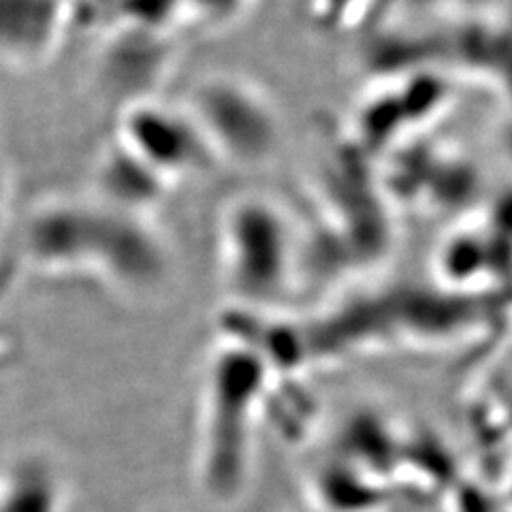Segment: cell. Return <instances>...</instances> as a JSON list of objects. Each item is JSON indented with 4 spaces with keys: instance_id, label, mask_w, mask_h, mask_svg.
Returning a JSON list of instances; mask_svg holds the SVG:
<instances>
[{
    "instance_id": "cell-4",
    "label": "cell",
    "mask_w": 512,
    "mask_h": 512,
    "mask_svg": "<svg viewBox=\"0 0 512 512\" xmlns=\"http://www.w3.org/2000/svg\"><path fill=\"white\" fill-rule=\"evenodd\" d=\"M118 143L169 186L216 163L197 122L184 105L137 99L124 109Z\"/></svg>"
},
{
    "instance_id": "cell-6",
    "label": "cell",
    "mask_w": 512,
    "mask_h": 512,
    "mask_svg": "<svg viewBox=\"0 0 512 512\" xmlns=\"http://www.w3.org/2000/svg\"><path fill=\"white\" fill-rule=\"evenodd\" d=\"M69 483L45 453L24 451L0 466V512H67Z\"/></svg>"
},
{
    "instance_id": "cell-3",
    "label": "cell",
    "mask_w": 512,
    "mask_h": 512,
    "mask_svg": "<svg viewBox=\"0 0 512 512\" xmlns=\"http://www.w3.org/2000/svg\"><path fill=\"white\" fill-rule=\"evenodd\" d=\"M184 107L216 160L261 165L278 146L280 124L267 96L242 77H207Z\"/></svg>"
},
{
    "instance_id": "cell-8",
    "label": "cell",
    "mask_w": 512,
    "mask_h": 512,
    "mask_svg": "<svg viewBox=\"0 0 512 512\" xmlns=\"http://www.w3.org/2000/svg\"><path fill=\"white\" fill-rule=\"evenodd\" d=\"M250 0H182L190 20L210 28H222L239 20Z\"/></svg>"
},
{
    "instance_id": "cell-1",
    "label": "cell",
    "mask_w": 512,
    "mask_h": 512,
    "mask_svg": "<svg viewBox=\"0 0 512 512\" xmlns=\"http://www.w3.org/2000/svg\"><path fill=\"white\" fill-rule=\"evenodd\" d=\"M297 235L282 207L265 195H242L220 218V261L229 291L265 308L293 291Z\"/></svg>"
},
{
    "instance_id": "cell-2",
    "label": "cell",
    "mask_w": 512,
    "mask_h": 512,
    "mask_svg": "<svg viewBox=\"0 0 512 512\" xmlns=\"http://www.w3.org/2000/svg\"><path fill=\"white\" fill-rule=\"evenodd\" d=\"M254 391H259L256 361L233 348L220 350L207 374L199 461L205 491L216 500L227 498L239 485Z\"/></svg>"
},
{
    "instance_id": "cell-5",
    "label": "cell",
    "mask_w": 512,
    "mask_h": 512,
    "mask_svg": "<svg viewBox=\"0 0 512 512\" xmlns=\"http://www.w3.org/2000/svg\"><path fill=\"white\" fill-rule=\"evenodd\" d=\"M67 18V0H0V67L22 71L45 62Z\"/></svg>"
},
{
    "instance_id": "cell-7",
    "label": "cell",
    "mask_w": 512,
    "mask_h": 512,
    "mask_svg": "<svg viewBox=\"0 0 512 512\" xmlns=\"http://www.w3.org/2000/svg\"><path fill=\"white\" fill-rule=\"evenodd\" d=\"M101 201L111 210L146 216L148 207L154 205L169 184L154 173L150 167L141 163L131 152H126L120 143L109 150L101 163L99 171Z\"/></svg>"
}]
</instances>
